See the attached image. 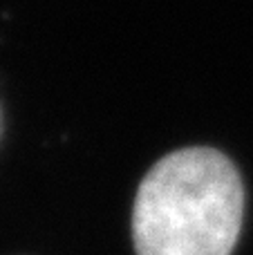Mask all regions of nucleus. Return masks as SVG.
Instances as JSON below:
<instances>
[{
	"mask_svg": "<svg viewBox=\"0 0 253 255\" xmlns=\"http://www.w3.org/2000/svg\"><path fill=\"white\" fill-rule=\"evenodd\" d=\"M245 186L233 161L193 145L166 154L141 179L132 206L137 255H231Z\"/></svg>",
	"mask_w": 253,
	"mask_h": 255,
	"instance_id": "obj_1",
	"label": "nucleus"
}]
</instances>
